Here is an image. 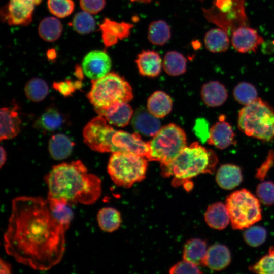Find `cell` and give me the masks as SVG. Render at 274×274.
<instances>
[{
	"instance_id": "cell-49",
	"label": "cell",
	"mask_w": 274,
	"mask_h": 274,
	"mask_svg": "<svg viewBox=\"0 0 274 274\" xmlns=\"http://www.w3.org/2000/svg\"><path fill=\"white\" fill-rule=\"evenodd\" d=\"M133 2H142V3H149L151 2L152 0H131Z\"/></svg>"
},
{
	"instance_id": "cell-13",
	"label": "cell",
	"mask_w": 274,
	"mask_h": 274,
	"mask_svg": "<svg viewBox=\"0 0 274 274\" xmlns=\"http://www.w3.org/2000/svg\"><path fill=\"white\" fill-rule=\"evenodd\" d=\"M231 42L237 52L246 53L255 52L259 46L264 43V40L255 29L243 25L232 31Z\"/></svg>"
},
{
	"instance_id": "cell-33",
	"label": "cell",
	"mask_w": 274,
	"mask_h": 274,
	"mask_svg": "<svg viewBox=\"0 0 274 274\" xmlns=\"http://www.w3.org/2000/svg\"><path fill=\"white\" fill-rule=\"evenodd\" d=\"M24 91L26 97L29 100L37 102L45 98L48 94L49 88L47 83L44 80L35 78L26 83Z\"/></svg>"
},
{
	"instance_id": "cell-8",
	"label": "cell",
	"mask_w": 274,
	"mask_h": 274,
	"mask_svg": "<svg viewBox=\"0 0 274 274\" xmlns=\"http://www.w3.org/2000/svg\"><path fill=\"white\" fill-rule=\"evenodd\" d=\"M149 143L150 154L148 160L165 164L186 146V136L181 127L170 123L161 128Z\"/></svg>"
},
{
	"instance_id": "cell-28",
	"label": "cell",
	"mask_w": 274,
	"mask_h": 274,
	"mask_svg": "<svg viewBox=\"0 0 274 274\" xmlns=\"http://www.w3.org/2000/svg\"><path fill=\"white\" fill-rule=\"evenodd\" d=\"M204 42L207 49L213 53L226 51L230 44L227 32L221 28L208 31L204 36Z\"/></svg>"
},
{
	"instance_id": "cell-31",
	"label": "cell",
	"mask_w": 274,
	"mask_h": 274,
	"mask_svg": "<svg viewBox=\"0 0 274 274\" xmlns=\"http://www.w3.org/2000/svg\"><path fill=\"white\" fill-rule=\"evenodd\" d=\"M62 31V26L60 21L53 17L43 19L38 27V32L42 39L50 42L58 39Z\"/></svg>"
},
{
	"instance_id": "cell-48",
	"label": "cell",
	"mask_w": 274,
	"mask_h": 274,
	"mask_svg": "<svg viewBox=\"0 0 274 274\" xmlns=\"http://www.w3.org/2000/svg\"><path fill=\"white\" fill-rule=\"evenodd\" d=\"M7 159V155L5 149L1 146V162H0V166L1 168L5 164Z\"/></svg>"
},
{
	"instance_id": "cell-9",
	"label": "cell",
	"mask_w": 274,
	"mask_h": 274,
	"mask_svg": "<svg viewBox=\"0 0 274 274\" xmlns=\"http://www.w3.org/2000/svg\"><path fill=\"white\" fill-rule=\"evenodd\" d=\"M207 19L227 32L236 28L246 25L247 17L243 0H216L215 6L204 10Z\"/></svg>"
},
{
	"instance_id": "cell-25",
	"label": "cell",
	"mask_w": 274,
	"mask_h": 274,
	"mask_svg": "<svg viewBox=\"0 0 274 274\" xmlns=\"http://www.w3.org/2000/svg\"><path fill=\"white\" fill-rule=\"evenodd\" d=\"M74 145V143L65 134H56L52 135L49 140V152L54 160H63L71 155Z\"/></svg>"
},
{
	"instance_id": "cell-1",
	"label": "cell",
	"mask_w": 274,
	"mask_h": 274,
	"mask_svg": "<svg viewBox=\"0 0 274 274\" xmlns=\"http://www.w3.org/2000/svg\"><path fill=\"white\" fill-rule=\"evenodd\" d=\"M66 231L52 215L47 199L18 197L12 200L4 235L5 249L23 265L35 270H49L63 256Z\"/></svg>"
},
{
	"instance_id": "cell-11",
	"label": "cell",
	"mask_w": 274,
	"mask_h": 274,
	"mask_svg": "<svg viewBox=\"0 0 274 274\" xmlns=\"http://www.w3.org/2000/svg\"><path fill=\"white\" fill-rule=\"evenodd\" d=\"M112 142L114 152L121 151L133 154L144 157L148 160L149 158L150 147L149 142L142 140L138 133H129L122 130L116 131Z\"/></svg>"
},
{
	"instance_id": "cell-24",
	"label": "cell",
	"mask_w": 274,
	"mask_h": 274,
	"mask_svg": "<svg viewBox=\"0 0 274 274\" xmlns=\"http://www.w3.org/2000/svg\"><path fill=\"white\" fill-rule=\"evenodd\" d=\"M204 220L208 226L217 230L224 229L230 221L226 205L221 202H216L208 207Z\"/></svg>"
},
{
	"instance_id": "cell-44",
	"label": "cell",
	"mask_w": 274,
	"mask_h": 274,
	"mask_svg": "<svg viewBox=\"0 0 274 274\" xmlns=\"http://www.w3.org/2000/svg\"><path fill=\"white\" fill-rule=\"evenodd\" d=\"M274 166V150H270L267 157L262 165L257 169L256 177L262 181L270 168Z\"/></svg>"
},
{
	"instance_id": "cell-34",
	"label": "cell",
	"mask_w": 274,
	"mask_h": 274,
	"mask_svg": "<svg viewBox=\"0 0 274 274\" xmlns=\"http://www.w3.org/2000/svg\"><path fill=\"white\" fill-rule=\"evenodd\" d=\"M47 200L52 215L67 230L74 217L73 211L71 206L56 200L48 199Z\"/></svg>"
},
{
	"instance_id": "cell-30",
	"label": "cell",
	"mask_w": 274,
	"mask_h": 274,
	"mask_svg": "<svg viewBox=\"0 0 274 274\" xmlns=\"http://www.w3.org/2000/svg\"><path fill=\"white\" fill-rule=\"evenodd\" d=\"M186 59L182 54L171 51L167 52L164 56L163 67L167 74L176 76L186 72Z\"/></svg>"
},
{
	"instance_id": "cell-18",
	"label": "cell",
	"mask_w": 274,
	"mask_h": 274,
	"mask_svg": "<svg viewBox=\"0 0 274 274\" xmlns=\"http://www.w3.org/2000/svg\"><path fill=\"white\" fill-rule=\"evenodd\" d=\"M96 112L103 116L109 123L118 127L126 126L133 115V110L127 102L115 104Z\"/></svg>"
},
{
	"instance_id": "cell-7",
	"label": "cell",
	"mask_w": 274,
	"mask_h": 274,
	"mask_svg": "<svg viewBox=\"0 0 274 274\" xmlns=\"http://www.w3.org/2000/svg\"><path fill=\"white\" fill-rule=\"evenodd\" d=\"M225 205L234 229L248 228L261 219L259 200L245 189L234 191L228 196Z\"/></svg>"
},
{
	"instance_id": "cell-29",
	"label": "cell",
	"mask_w": 274,
	"mask_h": 274,
	"mask_svg": "<svg viewBox=\"0 0 274 274\" xmlns=\"http://www.w3.org/2000/svg\"><path fill=\"white\" fill-rule=\"evenodd\" d=\"M97 220L100 228L107 232H112L117 230L121 223L120 212L115 208L107 207L99 210Z\"/></svg>"
},
{
	"instance_id": "cell-21",
	"label": "cell",
	"mask_w": 274,
	"mask_h": 274,
	"mask_svg": "<svg viewBox=\"0 0 274 274\" xmlns=\"http://www.w3.org/2000/svg\"><path fill=\"white\" fill-rule=\"evenodd\" d=\"M231 261L230 253L225 245L215 244L207 250L204 266L213 270H221L227 267Z\"/></svg>"
},
{
	"instance_id": "cell-10",
	"label": "cell",
	"mask_w": 274,
	"mask_h": 274,
	"mask_svg": "<svg viewBox=\"0 0 274 274\" xmlns=\"http://www.w3.org/2000/svg\"><path fill=\"white\" fill-rule=\"evenodd\" d=\"M107 121L103 116L99 115L91 120L84 128V141L93 151L114 152L112 140L116 130Z\"/></svg>"
},
{
	"instance_id": "cell-42",
	"label": "cell",
	"mask_w": 274,
	"mask_h": 274,
	"mask_svg": "<svg viewBox=\"0 0 274 274\" xmlns=\"http://www.w3.org/2000/svg\"><path fill=\"white\" fill-rule=\"evenodd\" d=\"M171 274H200L202 272L196 264L184 260L173 265L169 269Z\"/></svg>"
},
{
	"instance_id": "cell-38",
	"label": "cell",
	"mask_w": 274,
	"mask_h": 274,
	"mask_svg": "<svg viewBox=\"0 0 274 274\" xmlns=\"http://www.w3.org/2000/svg\"><path fill=\"white\" fill-rule=\"evenodd\" d=\"M50 12L58 18H64L72 14L74 9L72 0H48Z\"/></svg>"
},
{
	"instance_id": "cell-19",
	"label": "cell",
	"mask_w": 274,
	"mask_h": 274,
	"mask_svg": "<svg viewBox=\"0 0 274 274\" xmlns=\"http://www.w3.org/2000/svg\"><path fill=\"white\" fill-rule=\"evenodd\" d=\"M133 25L124 22H116L105 19L100 25L104 43L107 46L116 44L119 40L128 36Z\"/></svg>"
},
{
	"instance_id": "cell-41",
	"label": "cell",
	"mask_w": 274,
	"mask_h": 274,
	"mask_svg": "<svg viewBox=\"0 0 274 274\" xmlns=\"http://www.w3.org/2000/svg\"><path fill=\"white\" fill-rule=\"evenodd\" d=\"M256 194L261 202L266 206L274 203V183L265 181L259 184L256 189Z\"/></svg>"
},
{
	"instance_id": "cell-43",
	"label": "cell",
	"mask_w": 274,
	"mask_h": 274,
	"mask_svg": "<svg viewBox=\"0 0 274 274\" xmlns=\"http://www.w3.org/2000/svg\"><path fill=\"white\" fill-rule=\"evenodd\" d=\"M105 2V0H80V5L83 11L95 14L104 9Z\"/></svg>"
},
{
	"instance_id": "cell-40",
	"label": "cell",
	"mask_w": 274,
	"mask_h": 274,
	"mask_svg": "<svg viewBox=\"0 0 274 274\" xmlns=\"http://www.w3.org/2000/svg\"><path fill=\"white\" fill-rule=\"evenodd\" d=\"M244 237L248 245L257 247L264 242L266 237V231L261 226H250L245 231Z\"/></svg>"
},
{
	"instance_id": "cell-36",
	"label": "cell",
	"mask_w": 274,
	"mask_h": 274,
	"mask_svg": "<svg viewBox=\"0 0 274 274\" xmlns=\"http://www.w3.org/2000/svg\"><path fill=\"white\" fill-rule=\"evenodd\" d=\"M72 26L78 33L85 35L92 32L94 29L95 23L91 14L83 11L75 15L72 21Z\"/></svg>"
},
{
	"instance_id": "cell-46",
	"label": "cell",
	"mask_w": 274,
	"mask_h": 274,
	"mask_svg": "<svg viewBox=\"0 0 274 274\" xmlns=\"http://www.w3.org/2000/svg\"><path fill=\"white\" fill-rule=\"evenodd\" d=\"M54 88L62 95L66 96L70 95L77 87L75 83L70 81L55 83L53 84Z\"/></svg>"
},
{
	"instance_id": "cell-27",
	"label": "cell",
	"mask_w": 274,
	"mask_h": 274,
	"mask_svg": "<svg viewBox=\"0 0 274 274\" xmlns=\"http://www.w3.org/2000/svg\"><path fill=\"white\" fill-rule=\"evenodd\" d=\"M173 102L168 95L157 91L148 98L147 108L150 113L158 118H163L170 113Z\"/></svg>"
},
{
	"instance_id": "cell-26",
	"label": "cell",
	"mask_w": 274,
	"mask_h": 274,
	"mask_svg": "<svg viewBox=\"0 0 274 274\" xmlns=\"http://www.w3.org/2000/svg\"><path fill=\"white\" fill-rule=\"evenodd\" d=\"M207 250V244L204 241L198 238L190 239L184 245L183 259L198 266H204Z\"/></svg>"
},
{
	"instance_id": "cell-39",
	"label": "cell",
	"mask_w": 274,
	"mask_h": 274,
	"mask_svg": "<svg viewBox=\"0 0 274 274\" xmlns=\"http://www.w3.org/2000/svg\"><path fill=\"white\" fill-rule=\"evenodd\" d=\"M249 269L252 272L261 274L274 273V246L271 247L267 255L262 257Z\"/></svg>"
},
{
	"instance_id": "cell-47",
	"label": "cell",
	"mask_w": 274,
	"mask_h": 274,
	"mask_svg": "<svg viewBox=\"0 0 274 274\" xmlns=\"http://www.w3.org/2000/svg\"><path fill=\"white\" fill-rule=\"evenodd\" d=\"M0 265L1 274H10L11 273V266L9 263L1 259Z\"/></svg>"
},
{
	"instance_id": "cell-23",
	"label": "cell",
	"mask_w": 274,
	"mask_h": 274,
	"mask_svg": "<svg viewBox=\"0 0 274 274\" xmlns=\"http://www.w3.org/2000/svg\"><path fill=\"white\" fill-rule=\"evenodd\" d=\"M241 168L237 165L225 164L218 169L216 180L222 189L231 190L237 187L242 181Z\"/></svg>"
},
{
	"instance_id": "cell-6",
	"label": "cell",
	"mask_w": 274,
	"mask_h": 274,
	"mask_svg": "<svg viewBox=\"0 0 274 274\" xmlns=\"http://www.w3.org/2000/svg\"><path fill=\"white\" fill-rule=\"evenodd\" d=\"M148 159L139 155L117 151L111 155L107 170L117 186L129 188L146 176Z\"/></svg>"
},
{
	"instance_id": "cell-3",
	"label": "cell",
	"mask_w": 274,
	"mask_h": 274,
	"mask_svg": "<svg viewBox=\"0 0 274 274\" xmlns=\"http://www.w3.org/2000/svg\"><path fill=\"white\" fill-rule=\"evenodd\" d=\"M218 157L212 150L198 142L186 146L172 161L161 164L162 175L174 178L175 185L180 184L201 174H212Z\"/></svg>"
},
{
	"instance_id": "cell-45",
	"label": "cell",
	"mask_w": 274,
	"mask_h": 274,
	"mask_svg": "<svg viewBox=\"0 0 274 274\" xmlns=\"http://www.w3.org/2000/svg\"><path fill=\"white\" fill-rule=\"evenodd\" d=\"M194 130L195 134L202 142L207 141L209 136L210 130L207 120L203 118L197 119L194 126Z\"/></svg>"
},
{
	"instance_id": "cell-5",
	"label": "cell",
	"mask_w": 274,
	"mask_h": 274,
	"mask_svg": "<svg viewBox=\"0 0 274 274\" xmlns=\"http://www.w3.org/2000/svg\"><path fill=\"white\" fill-rule=\"evenodd\" d=\"M97 111L120 102H128L133 98L129 83L115 73L92 80L91 88L87 95Z\"/></svg>"
},
{
	"instance_id": "cell-2",
	"label": "cell",
	"mask_w": 274,
	"mask_h": 274,
	"mask_svg": "<svg viewBox=\"0 0 274 274\" xmlns=\"http://www.w3.org/2000/svg\"><path fill=\"white\" fill-rule=\"evenodd\" d=\"M48 187V200L69 205L94 203L101 194V181L89 173L80 160L53 166L44 178Z\"/></svg>"
},
{
	"instance_id": "cell-17",
	"label": "cell",
	"mask_w": 274,
	"mask_h": 274,
	"mask_svg": "<svg viewBox=\"0 0 274 274\" xmlns=\"http://www.w3.org/2000/svg\"><path fill=\"white\" fill-rule=\"evenodd\" d=\"M16 106L1 109V141L14 138L20 130L21 119Z\"/></svg>"
},
{
	"instance_id": "cell-4",
	"label": "cell",
	"mask_w": 274,
	"mask_h": 274,
	"mask_svg": "<svg viewBox=\"0 0 274 274\" xmlns=\"http://www.w3.org/2000/svg\"><path fill=\"white\" fill-rule=\"evenodd\" d=\"M237 126L248 136L270 141L274 139V108L258 97L239 110Z\"/></svg>"
},
{
	"instance_id": "cell-16",
	"label": "cell",
	"mask_w": 274,
	"mask_h": 274,
	"mask_svg": "<svg viewBox=\"0 0 274 274\" xmlns=\"http://www.w3.org/2000/svg\"><path fill=\"white\" fill-rule=\"evenodd\" d=\"M41 0H10L7 19L11 25H23L29 22L35 6Z\"/></svg>"
},
{
	"instance_id": "cell-14",
	"label": "cell",
	"mask_w": 274,
	"mask_h": 274,
	"mask_svg": "<svg viewBox=\"0 0 274 274\" xmlns=\"http://www.w3.org/2000/svg\"><path fill=\"white\" fill-rule=\"evenodd\" d=\"M223 115L219 117L218 121L210 129L207 143L221 150L227 148L235 143V134L232 127L225 120Z\"/></svg>"
},
{
	"instance_id": "cell-12",
	"label": "cell",
	"mask_w": 274,
	"mask_h": 274,
	"mask_svg": "<svg viewBox=\"0 0 274 274\" xmlns=\"http://www.w3.org/2000/svg\"><path fill=\"white\" fill-rule=\"evenodd\" d=\"M111 66L110 57L101 50L90 51L84 57L82 63L83 73L92 80L99 79L108 74Z\"/></svg>"
},
{
	"instance_id": "cell-37",
	"label": "cell",
	"mask_w": 274,
	"mask_h": 274,
	"mask_svg": "<svg viewBox=\"0 0 274 274\" xmlns=\"http://www.w3.org/2000/svg\"><path fill=\"white\" fill-rule=\"evenodd\" d=\"M63 119L61 113L55 108L47 110L40 119V124L45 130L52 131L60 128L63 124Z\"/></svg>"
},
{
	"instance_id": "cell-32",
	"label": "cell",
	"mask_w": 274,
	"mask_h": 274,
	"mask_svg": "<svg viewBox=\"0 0 274 274\" xmlns=\"http://www.w3.org/2000/svg\"><path fill=\"white\" fill-rule=\"evenodd\" d=\"M170 37V29L165 21L157 20L151 23L148 32V38L151 43L157 45H163L169 40Z\"/></svg>"
},
{
	"instance_id": "cell-15",
	"label": "cell",
	"mask_w": 274,
	"mask_h": 274,
	"mask_svg": "<svg viewBox=\"0 0 274 274\" xmlns=\"http://www.w3.org/2000/svg\"><path fill=\"white\" fill-rule=\"evenodd\" d=\"M131 125L135 132L145 136H153L161 126L158 118L144 107L135 110L132 117Z\"/></svg>"
},
{
	"instance_id": "cell-22",
	"label": "cell",
	"mask_w": 274,
	"mask_h": 274,
	"mask_svg": "<svg viewBox=\"0 0 274 274\" xmlns=\"http://www.w3.org/2000/svg\"><path fill=\"white\" fill-rule=\"evenodd\" d=\"M201 96L206 105L215 107L223 105L226 101L228 93L224 85L218 81H211L202 86Z\"/></svg>"
},
{
	"instance_id": "cell-20",
	"label": "cell",
	"mask_w": 274,
	"mask_h": 274,
	"mask_svg": "<svg viewBox=\"0 0 274 274\" xmlns=\"http://www.w3.org/2000/svg\"><path fill=\"white\" fill-rule=\"evenodd\" d=\"M141 75L155 77L159 75L162 67V60L158 53L152 50L143 51L135 61Z\"/></svg>"
},
{
	"instance_id": "cell-35",
	"label": "cell",
	"mask_w": 274,
	"mask_h": 274,
	"mask_svg": "<svg viewBox=\"0 0 274 274\" xmlns=\"http://www.w3.org/2000/svg\"><path fill=\"white\" fill-rule=\"evenodd\" d=\"M233 95L237 102L244 106L251 103L258 98V92L255 87L247 82L238 83L233 89Z\"/></svg>"
}]
</instances>
